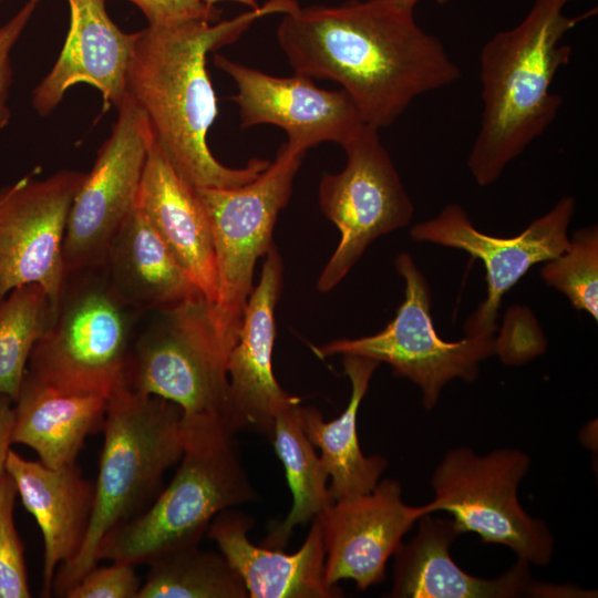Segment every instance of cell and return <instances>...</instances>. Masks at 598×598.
<instances>
[{"label":"cell","instance_id":"cell-1","mask_svg":"<svg viewBox=\"0 0 598 598\" xmlns=\"http://www.w3.org/2000/svg\"><path fill=\"white\" fill-rule=\"evenodd\" d=\"M277 41L296 73L332 80L365 124H393L419 96L461 76L442 41L392 0L299 7L283 14Z\"/></svg>","mask_w":598,"mask_h":598},{"label":"cell","instance_id":"cell-2","mask_svg":"<svg viewBox=\"0 0 598 598\" xmlns=\"http://www.w3.org/2000/svg\"><path fill=\"white\" fill-rule=\"evenodd\" d=\"M296 0H268L225 21L190 20L147 25L134 32L126 75L127 94L144 113L163 154L188 184L234 188L255 179L269 161L254 157L245 167L218 162L207 144L217 99L207 72V54L233 43L258 19L287 14Z\"/></svg>","mask_w":598,"mask_h":598},{"label":"cell","instance_id":"cell-3","mask_svg":"<svg viewBox=\"0 0 598 598\" xmlns=\"http://www.w3.org/2000/svg\"><path fill=\"white\" fill-rule=\"evenodd\" d=\"M569 0H535L514 28L495 33L480 53L482 117L467 158L480 186L495 183L554 122L561 106L550 90L557 72L569 63L564 35L596 13H563Z\"/></svg>","mask_w":598,"mask_h":598},{"label":"cell","instance_id":"cell-4","mask_svg":"<svg viewBox=\"0 0 598 598\" xmlns=\"http://www.w3.org/2000/svg\"><path fill=\"white\" fill-rule=\"evenodd\" d=\"M179 466L144 513L102 539L97 559L150 565L168 554L199 546L223 511L259 498L244 468L234 432L215 416L185 419Z\"/></svg>","mask_w":598,"mask_h":598},{"label":"cell","instance_id":"cell-5","mask_svg":"<svg viewBox=\"0 0 598 598\" xmlns=\"http://www.w3.org/2000/svg\"><path fill=\"white\" fill-rule=\"evenodd\" d=\"M102 431L104 441L89 528L76 556L55 573L53 592L60 597L96 567L102 539L135 516L184 452L181 408L127 386L109 398Z\"/></svg>","mask_w":598,"mask_h":598},{"label":"cell","instance_id":"cell-6","mask_svg":"<svg viewBox=\"0 0 598 598\" xmlns=\"http://www.w3.org/2000/svg\"><path fill=\"white\" fill-rule=\"evenodd\" d=\"M307 151L287 140L251 182L234 188L195 187L213 234L217 299L209 312L225 358L241 327L255 264L272 245L278 214L289 202Z\"/></svg>","mask_w":598,"mask_h":598},{"label":"cell","instance_id":"cell-7","mask_svg":"<svg viewBox=\"0 0 598 598\" xmlns=\"http://www.w3.org/2000/svg\"><path fill=\"white\" fill-rule=\"evenodd\" d=\"M530 458L516 448H497L478 455L468 447L448 451L435 467L429 514L443 511L453 516L461 533H475L482 542L511 548L517 559L546 566L553 556L554 537L548 526L532 517L517 497Z\"/></svg>","mask_w":598,"mask_h":598},{"label":"cell","instance_id":"cell-8","mask_svg":"<svg viewBox=\"0 0 598 598\" xmlns=\"http://www.w3.org/2000/svg\"><path fill=\"white\" fill-rule=\"evenodd\" d=\"M159 312L131 352L125 386L173 402L185 419L215 416L230 430L226 358L208 303L198 298Z\"/></svg>","mask_w":598,"mask_h":598},{"label":"cell","instance_id":"cell-9","mask_svg":"<svg viewBox=\"0 0 598 598\" xmlns=\"http://www.w3.org/2000/svg\"><path fill=\"white\" fill-rule=\"evenodd\" d=\"M112 287L89 285L60 301L25 373L54 389L110 398L125 386L131 327Z\"/></svg>","mask_w":598,"mask_h":598},{"label":"cell","instance_id":"cell-10","mask_svg":"<svg viewBox=\"0 0 598 598\" xmlns=\"http://www.w3.org/2000/svg\"><path fill=\"white\" fill-rule=\"evenodd\" d=\"M394 265L405 290L392 321L375 334L334 340L311 349L320 359L353 354L390 364L395 375L420 386L423 406L431 410L446 383L455 378L471 382L477 377L480 362L493 353L496 342L493 338L466 336L455 342L440 338L430 313L431 292L424 275L406 252L398 255Z\"/></svg>","mask_w":598,"mask_h":598},{"label":"cell","instance_id":"cell-11","mask_svg":"<svg viewBox=\"0 0 598 598\" xmlns=\"http://www.w3.org/2000/svg\"><path fill=\"white\" fill-rule=\"evenodd\" d=\"M342 147L344 168L323 175L319 184L320 208L340 231L317 282L321 292L336 287L374 239L406 226L414 213L378 128L363 125Z\"/></svg>","mask_w":598,"mask_h":598},{"label":"cell","instance_id":"cell-12","mask_svg":"<svg viewBox=\"0 0 598 598\" xmlns=\"http://www.w3.org/2000/svg\"><path fill=\"white\" fill-rule=\"evenodd\" d=\"M153 132L126 94L111 135L76 192L65 226L63 262L68 274L105 264L109 247L136 207Z\"/></svg>","mask_w":598,"mask_h":598},{"label":"cell","instance_id":"cell-13","mask_svg":"<svg viewBox=\"0 0 598 598\" xmlns=\"http://www.w3.org/2000/svg\"><path fill=\"white\" fill-rule=\"evenodd\" d=\"M85 173L28 175L0 190V301L14 288L40 285L59 307L66 271L63 239Z\"/></svg>","mask_w":598,"mask_h":598},{"label":"cell","instance_id":"cell-14","mask_svg":"<svg viewBox=\"0 0 598 598\" xmlns=\"http://www.w3.org/2000/svg\"><path fill=\"white\" fill-rule=\"evenodd\" d=\"M574 197H561L519 235L501 238L476 229L464 208L446 205L437 216L416 224L410 234L416 241L456 248L482 260L487 296L465 322L466 337L493 338L503 297L539 262L558 257L569 246L568 226L575 213Z\"/></svg>","mask_w":598,"mask_h":598},{"label":"cell","instance_id":"cell-15","mask_svg":"<svg viewBox=\"0 0 598 598\" xmlns=\"http://www.w3.org/2000/svg\"><path fill=\"white\" fill-rule=\"evenodd\" d=\"M215 65L237 87L233 100L239 107L240 127L259 124L281 127L288 141L309 150L322 142L343 146L365 125L358 107L342 89L318 87L307 75L275 76L221 54Z\"/></svg>","mask_w":598,"mask_h":598},{"label":"cell","instance_id":"cell-16","mask_svg":"<svg viewBox=\"0 0 598 598\" xmlns=\"http://www.w3.org/2000/svg\"><path fill=\"white\" fill-rule=\"evenodd\" d=\"M424 514H429L424 505L402 501L401 485L392 478L379 481L365 494L332 501L316 516L322 529L327 582L337 586L351 579L359 590L381 584L386 561Z\"/></svg>","mask_w":598,"mask_h":598},{"label":"cell","instance_id":"cell-17","mask_svg":"<svg viewBox=\"0 0 598 598\" xmlns=\"http://www.w3.org/2000/svg\"><path fill=\"white\" fill-rule=\"evenodd\" d=\"M282 288V261L271 245L259 282L247 300L238 337L226 358L230 430L270 439L277 415L300 402L278 384L272 370L275 309Z\"/></svg>","mask_w":598,"mask_h":598},{"label":"cell","instance_id":"cell-18","mask_svg":"<svg viewBox=\"0 0 598 598\" xmlns=\"http://www.w3.org/2000/svg\"><path fill=\"white\" fill-rule=\"evenodd\" d=\"M416 535L394 553L392 598H516L590 597L574 586L540 584L532 579L529 564L517 561L502 576L480 578L465 573L450 556L460 535L453 519L424 514Z\"/></svg>","mask_w":598,"mask_h":598},{"label":"cell","instance_id":"cell-19","mask_svg":"<svg viewBox=\"0 0 598 598\" xmlns=\"http://www.w3.org/2000/svg\"><path fill=\"white\" fill-rule=\"evenodd\" d=\"M70 27L51 71L32 92V105L51 114L65 92L79 83L97 89L103 111L118 107L127 94L126 75L134 32L122 31L110 18L105 0H68Z\"/></svg>","mask_w":598,"mask_h":598},{"label":"cell","instance_id":"cell-20","mask_svg":"<svg viewBox=\"0 0 598 598\" xmlns=\"http://www.w3.org/2000/svg\"><path fill=\"white\" fill-rule=\"evenodd\" d=\"M255 519L235 509L220 512L207 537L241 578L250 598H337L343 592L326 579L321 524L317 517L301 547L293 554L254 545L249 530Z\"/></svg>","mask_w":598,"mask_h":598},{"label":"cell","instance_id":"cell-21","mask_svg":"<svg viewBox=\"0 0 598 598\" xmlns=\"http://www.w3.org/2000/svg\"><path fill=\"white\" fill-rule=\"evenodd\" d=\"M136 205L212 307L217 299V271L208 217L195 187L172 167L154 135Z\"/></svg>","mask_w":598,"mask_h":598},{"label":"cell","instance_id":"cell-22","mask_svg":"<svg viewBox=\"0 0 598 598\" xmlns=\"http://www.w3.org/2000/svg\"><path fill=\"white\" fill-rule=\"evenodd\" d=\"M6 471L42 533L41 596L51 597L58 568L73 559L84 542L93 509L94 483L82 476L76 464L54 468L40 460H27L11 448Z\"/></svg>","mask_w":598,"mask_h":598},{"label":"cell","instance_id":"cell-23","mask_svg":"<svg viewBox=\"0 0 598 598\" xmlns=\"http://www.w3.org/2000/svg\"><path fill=\"white\" fill-rule=\"evenodd\" d=\"M107 401L54 389L25 373L13 402L11 443L32 448L50 467L74 465L85 440L102 431Z\"/></svg>","mask_w":598,"mask_h":598},{"label":"cell","instance_id":"cell-24","mask_svg":"<svg viewBox=\"0 0 598 598\" xmlns=\"http://www.w3.org/2000/svg\"><path fill=\"white\" fill-rule=\"evenodd\" d=\"M105 264L110 286L125 305L161 311L204 298L137 205L113 238Z\"/></svg>","mask_w":598,"mask_h":598},{"label":"cell","instance_id":"cell-25","mask_svg":"<svg viewBox=\"0 0 598 598\" xmlns=\"http://www.w3.org/2000/svg\"><path fill=\"white\" fill-rule=\"evenodd\" d=\"M344 373L351 383V394L339 417L324 422L321 412L301 406L305 433L320 450V460L330 478L332 501L354 497L372 491L388 466L380 455H363L357 432V417L370 380L380 364L378 361L353 354L343 355Z\"/></svg>","mask_w":598,"mask_h":598},{"label":"cell","instance_id":"cell-26","mask_svg":"<svg viewBox=\"0 0 598 598\" xmlns=\"http://www.w3.org/2000/svg\"><path fill=\"white\" fill-rule=\"evenodd\" d=\"M283 464L292 505L281 522L271 523L259 545L283 549L295 529L306 525L331 502L328 473L307 437L301 420L300 402L281 411L269 439Z\"/></svg>","mask_w":598,"mask_h":598},{"label":"cell","instance_id":"cell-27","mask_svg":"<svg viewBox=\"0 0 598 598\" xmlns=\"http://www.w3.org/2000/svg\"><path fill=\"white\" fill-rule=\"evenodd\" d=\"M148 566L136 598H248L226 558L199 546L168 554Z\"/></svg>","mask_w":598,"mask_h":598},{"label":"cell","instance_id":"cell-28","mask_svg":"<svg viewBox=\"0 0 598 598\" xmlns=\"http://www.w3.org/2000/svg\"><path fill=\"white\" fill-rule=\"evenodd\" d=\"M58 307L38 283L12 289L0 301V394L17 400L31 352Z\"/></svg>","mask_w":598,"mask_h":598},{"label":"cell","instance_id":"cell-29","mask_svg":"<svg viewBox=\"0 0 598 598\" xmlns=\"http://www.w3.org/2000/svg\"><path fill=\"white\" fill-rule=\"evenodd\" d=\"M540 277L564 293L577 310L598 320V228L584 227L574 233L568 248L545 261Z\"/></svg>","mask_w":598,"mask_h":598},{"label":"cell","instance_id":"cell-30","mask_svg":"<svg viewBox=\"0 0 598 598\" xmlns=\"http://www.w3.org/2000/svg\"><path fill=\"white\" fill-rule=\"evenodd\" d=\"M16 484L0 473V598H29L24 550L14 523Z\"/></svg>","mask_w":598,"mask_h":598},{"label":"cell","instance_id":"cell-31","mask_svg":"<svg viewBox=\"0 0 598 598\" xmlns=\"http://www.w3.org/2000/svg\"><path fill=\"white\" fill-rule=\"evenodd\" d=\"M135 566L112 561L106 567H94L75 586L66 598H136L141 584Z\"/></svg>","mask_w":598,"mask_h":598},{"label":"cell","instance_id":"cell-32","mask_svg":"<svg viewBox=\"0 0 598 598\" xmlns=\"http://www.w3.org/2000/svg\"><path fill=\"white\" fill-rule=\"evenodd\" d=\"M143 12L148 25H168L190 20L217 22L220 10L203 0H128Z\"/></svg>","mask_w":598,"mask_h":598},{"label":"cell","instance_id":"cell-33","mask_svg":"<svg viewBox=\"0 0 598 598\" xmlns=\"http://www.w3.org/2000/svg\"><path fill=\"white\" fill-rule=\"evenodd\" d=\"M40 0H28L23 7L0 27V131L10 121L8 106L9 89L12 81L10 53L33 16Z\"/></svg>","mask_w":598,"mask_h":598},{"label":"cell","instance_id":"cell-34","mask_svg":"<svg viewBox=\"0 0 598 598\" xmlns=\"http://www.w3.org/2000/svg\"><path fill=\"white\" fill-rule=\"evenodd\" d=\"M13 427V401L0 394V473L6 470Z\"/></svg>","mask_w":598,"mask_h":598},{"label":"cell","instance_id":"cell-35","mask_svg":"<svg viewBox=\"0 0 598 598\" xmlns=\"http://www.w3.org/2000/svg\"><path fill=\"white\" fill-rule=\"evenodd\" d=\"M392 1L404 8L414 9V7L422 1H434L439 4H444L448 2L450 0H392Z\"/></svg>","mask_w":598,"mask_h":598},{"label":"cell","instance_id":"cell-36","mask_svg":"<svg viewBox=\"0 0 598 598\" xmlns=\"http://www.w3.org/2000/svg\"><path fill=\"white\" fill-rule=\"evenodd\" d=\"M203 1L206 4H209V6H214L215 3L221 2V1H235V2L241 3L244 6H247L250 9L259 8V4H258L257 0H203Z\"/></svg>","mask_w":598,"mask_h":598}]
</instances>
